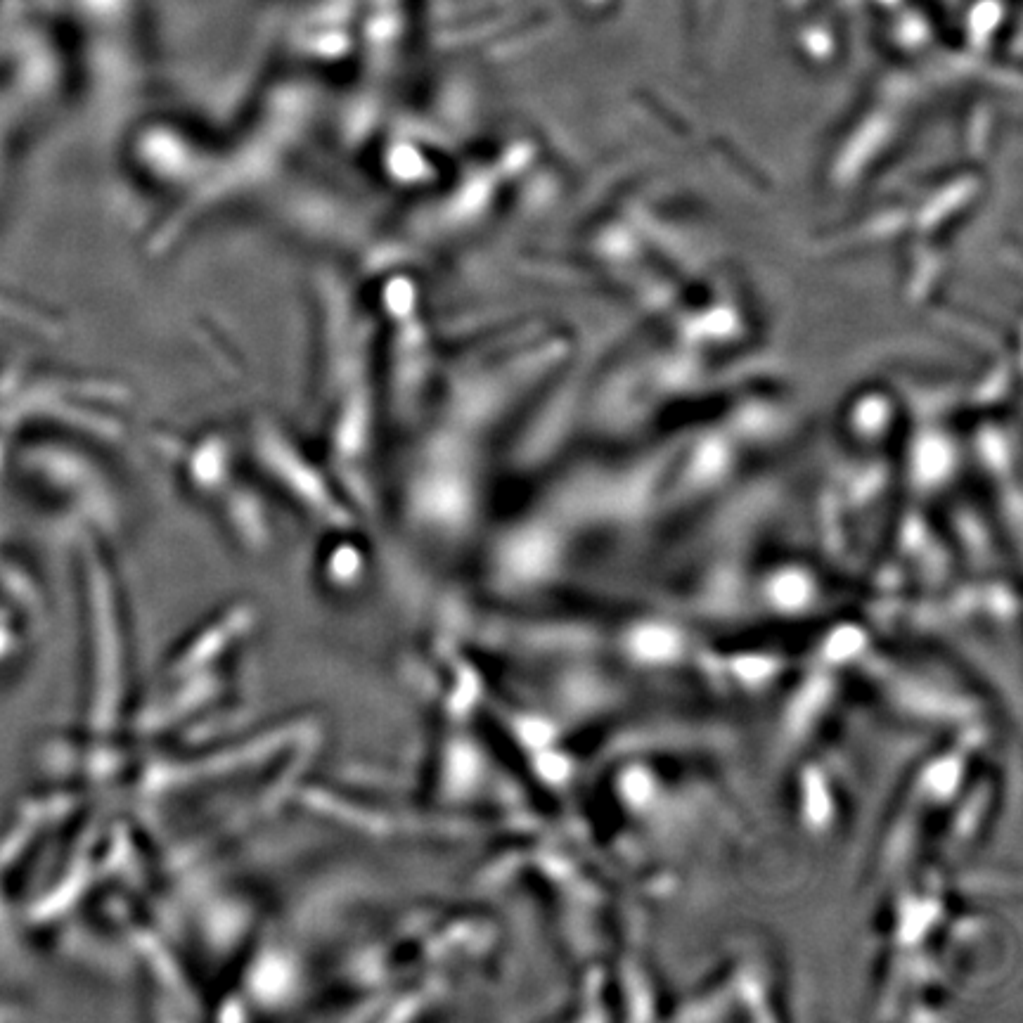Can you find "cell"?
<instances>
[{
	"instance_id": "cell-2",
	"label": "cell",
	"mask_w": 1023,
	"mask_h": 1023,
	"mask_svg": "<svg viewBox=\"0 0 1023 1023\" xmlns=\"http://www.w3.org/2000/svg\"><path fill=\"white\" fill-rule=\"evenodd\" d=\"M806 595H808V588L799 581V578L784 581L780 588L775 590L777 600H780L782 604H787V607H799V604L806 600Z\"/></svg>"
},
{
	"instance_id": "cell-3",
	"label": "cell",
	"mask_w": 1023,
	"mask_h": 1023,
	"mask_svg": "<svg viewBox=\"0 0 1023 1023\" xmlns=\"http://www.w3.org/2000/svg\"><path fill=\"white\" fill-rule=\"evenodd\" d=\"M855 647H858V635L848 633V630H846V633H841L839 638H836V645L832 647V652L848 654V652H853Z\"/></svg>"
},
{
	"instance_id": "cell-1",
	"label": "cell",
	"mask_w": 1023,
	"mask_h": 1023,
	"mask_svg": "<svg viewBox=\"0 0 1023 1023\" xmlns=\"http://www.w3.org/2000/svg\"><path fill=\"white\" fill-rule=\"evenodd\" d=\"M635 647L642 656H649V659H661V656H668L675 649V638L664 628H647L635 638Z\"/></svg>"
}]
</instances>
